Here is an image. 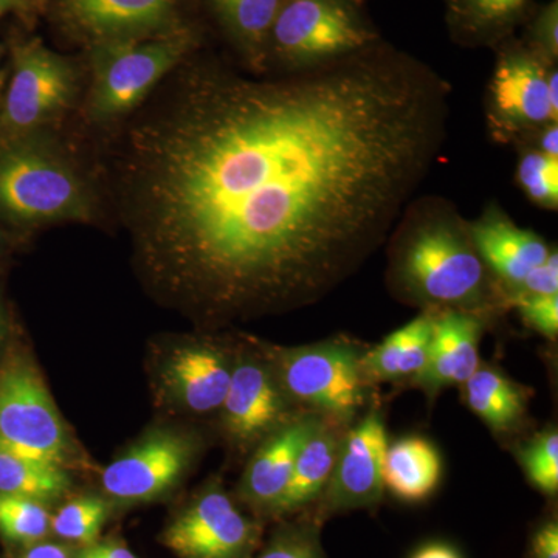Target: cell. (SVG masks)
Returning <instances> with one entry per match:
<instances>
[{"instance_id": "obj_29", "label": "cell", "mask_w": 558, "mask_h": 558, "mask_svg": "<svg viewBox=\"0 0 558 558\" xmlns=\"http://www.w3.org/2000/svg\"><path fill=\"white\" fill-rule=\"evenodd\" d=\"M527 478L543 494L558 490V435L556 429L542 433L521 453Z\"/></svg>"}, {"instance_id": "obj_16", "label": "cell", "mask_w": 558, "mask_h": 558, "mask_svg": "<svg viewBox=\"0 0 558 558\" xmlns=\"http://www.w3.org/2000/svg\"><path fill=\"white\" fill-rule=\"evenodd\" d=\"M470 233L488 270L515 290L529 271L548 258L550 248L534 231L521 229L499 208H488Z\"/></svg>"}, {"instance_id": "obj_9", "label": "cell", "mask_w": 558, "mask_h": 558, "mask_svg": "<svg viewBox=\"0 0 558 558\" xmlns=\"http://www.w3.org/2000/svg\"><path fill=\"white\" fill-rule=\"evenodd\" d=\"M76 90L78 76L65 58L38 43L17 47L2 113L5 137L43 131L72 106Z\"/></svg>"}, {"instance_id": "obj_6", "label": "cell", "mask_w": 558, "mask_h": 558, "mask_svg": "<svg viewBox=\"0 0 558 558\" xmlns=\"http://www.w3.org/2000/svg\"><path fill=\"white\" fill-rule=\"evenodd\" d=\"M0 447L69 469L78 451L43 377L31 360L0 369Z\"/></svg>"}, {"instance_id": "obj_20", "label": "cell", "mask_w": 558, "mask_h": 558, "mask_svg": "<svg viewBox=\"0 0 558 558\" xmlns=\"http://www.w3.org/2000/svg\"><path fill=\"white\" fill-rule=\"evenodd\" d=\"M529 0H444L451 36L464 46L499 43L526 11Z\"/></svg>"}, {"instance_id": "obj_13", "label": "cell", "mask_w": 558, "mask_h": 558, "mask_svg": "<svg viewBox=\"0 0 558 558\" xmlns=\"http://www.w3.org/2000/svg\"><path fill=\"white\" fill-rule=\"evenodd\" d=\"M286 398L274 368L255 357L238 359L220 407L227 432L241 444L271 435L284 421Z\"/></svg>"}, {"instance_id": "obj_17", "label": "cell", "mask_w": 558, "mask_h": 558, "mask_svg": "<svg viewBox=\"0 0 558 558\" xmlns=\"http://www.w3.org/2000/svg\"><path fill=\"white\" fill-rule=\"evenodd\" d=\"M480 337L481 322L472 312L435 315L427 363L414 380L427 391L464 385L478 369Z\"/></svg>"}, {"instance_id": "obj_21", "label": "cell", "mask_w": 558, "mask_h": 558, "mask_svg": "<svg viewBox=\"0 0 558 558\" xmlns=\"http://www.w3.org/2000/svg\"><path fill=\"white\" fill-rule=\"evenodd\" d=\"M435 315L424 314L389 333L362 359L363 369L380 380L416 377L427 363Z\"/></svg>"}, {"instance_id": "obj_27", "label": "cell", "mask_w": 558, "mask_h": 558, "mask_svg": "<svg viewBox=\"0 0 558 558\" xmlns=\"http://www.w3.org/2000/svg\"><path fill=\"white\" fill-rule=\"evenodd\" d=\"M51 527V513L44 502L0 494V535L7 542L31 546L44 542Z\"/></svg>"}, {"instance_id": "obj_37", "label": "cell", "mask_w": 558, "mask_h": 558, "mask_svg": "<svg viewBox=\"0 0 558 558\" xmlns=\"http://www.w3.org/2000/svg\"><path fill=\"white\" fill-rule=\"evenodd\" d=\"M410 558H462L461 553L447 543L435 542L427 543L421 548L414 550Z\"/></svg>"}, {"instance_id": "obj_33", "label": "cell", "mask_w": 558, "mask_h": 558, "mask_svg": "<svg viewBox=\"0 0 558 558\" xmlns=\"http://www.w3.org/2000/svg\"><path fill=\"white\" fill-rule=\"evenodd\" d=\"M515 295H558V253L550 250L545 263L539 264L513 290Z\"/></svg>"}, {"instance_id": "obj_40", "label": "cell", "mask_w": 558, "mask_h": 558, "mask_svg": "<svg viewBox=\"0 0 558 558\" xmlns=\"http://www.w3.org/2000/svg\"><path fill=\"white\" fill-rule=\"evenodd\" d=\"M5 315H3L2 304H0V344H2L3 339H5Z\"/></svg>"}, {"instance_id": "obj_1", "label": "cell", "mask_w": 558, "mask_h": 558, "mask_svg": "<svg viewBox=\"0 0 558 558\" xmlns=\"http://www.w3.org/2000/svg\"><path fill=\"white\" fill-rule=\"evenodd\" d=\"M450 95L435 70L380 44L278 80L196 73L132 140L140 258L209 322L318 300L416 197Z\"/></svg>"}, {"instance_id": "obj_4", "label": "cell", "mask_w": 558, "mask_h": 558, "mask_svg": "<svg viewBox=\"0 0 558 558\" xmlns=\"http://www.w3.org/2000/svg\"><path fill=\"white\" fill-rule=\"evenodd\" d=\"M379 44L351 0H282L269 58L296 72L339 61Z\"/></svg>"}, {"instance_id": "obj_28", "label": "cell", "mask_w": 558, "mask_h": 558, "mask_svg": "<svg viewBox=\"0 0 558 558\" xmlns=\"http://www.w3.org/2000/svg\"><path fill=\"white\" fill-rule=\"evenodd\" d=\"M517 180L524 194L538 207L558 208V157L538 149L524 150L517 168Z\"/></svg>"}, {"instance_id": "obj_35", "label": "cell", "mask_w": 558, "mask_h": 558, "mask_svg": "<svg viewBox=\"0 0 558 558\" xmlns=\"http://www.w3.org/2000/svg\"><path fill=\"white\" fill-rule=\"evenodd\" d=\"M72 558H138L132 554V550L123 543L109 539V542L90 543V545L81 546L78 553Z\"/></svg>"}, {"instance_id": "obj_23", "label": "cell", "mask_w": 558, "mask_h": 558, "mask_svg": "<svg viewBox=\"0 0 558 558\" xmlns=\"http://www.w3.org/2000/svg\"><path fill=\"white\" fill-rule=\"evenodd\" d=\"M211 3L252 68L263 69L269 60L270 33L282 0H211Z\"/></svg>"}, {"instance_id": "obj_34", "label": "cell", "mask_w": 558, "mask_h": 558, "mask_svg": "<svg viewBox=\"0 0 558 558\" xmlns=\"http://www.w3.org/2000/svg\"><path fill=\"white\" fill-rule=\"evenodd\" d=\"M531 558H558V524L546 521L531 539Z\"/></svg>"}, {"instance_id": "obj_36", "label": "cell", "mask_w": 558, "mask_h": 558, "mask_svg": "<svg viewBox=\"0 0 558 558\" xmlns=\"http://www.w3.org/2000/svg\"><path fill=\"white\" fill-rule=\"evenodd\" d=\"M17 558H72V556L58 543L39 542L27 546V549Z\"/></svg>"}, {"instance_id": "obj_22", "label": "cell", "mask_w": 558, "mask_h": 558, "mask_svg": "<svg viewBox=\"0 0 558 558\" xmlns=\"http://www.w3.org/2000/svg\"><path fill=\"white\" fill-rule=\"evenodd\" d=\"M339 447L336 436L329 429L323 425L315 429L314 435L301 447L275 517L296 512L323 494L332 475Z\"/></svg>"}, {"instance_id": "obj_15", "label": "cell", "mask_w": 558, "mask_h": 558, "mask_svg": "<svg viewBox=\"0 0 558 558\" xmlns=\"http://www.w3.org/2000/svg\"><path fill=\"white\" fill-rule=\"evenodd\" d=\"M319 425L318 418L303 417L275 429L245 470L242 499L264 515L275 517L301 447Z\"/></svg>"}, {"instance_id": "obj_8", "label": "cell", "mask_w": 558, "mask_h": 558, "mask_svg": "<svg viewBox=\"0 0 558 558\" xmlns=\"http://www.w3.org/2000/svg\"><path fill=\"white\" fill-rule=\"evenodd\" d=\"M550 69L553 64L527 46L501 50L487 95L488 128L499 142L526 137L557 123L558 106L550 100Z\"/></svg>"}, {"instance_id": "obj_11", "label": "cell", "mask_w": 558, "mask_h": 558, "mask_svg": "<svg viewBox=\"0 0 558 558\" xmlns=\"http://www.w3.org/2000/svg\"><path fill=\"white\" fill-rule=\"evenodd\" d=\"M196 444L185 433L157 429L105 469V494L121 505H138L163 497L189 470Z\"/></svg>"}, {"instance_id": "obj_24", "label": "cell", "mask_w": 558, "mask_h": 558, "mask_svg": "<svg viewBox=\"0 0 558 558\" xmlns=\"http://www.w3.org/2000/svg\"><path fill=\"white\" fill-rule=\"evenodd\" d=\"M72 488L69 469L0 447V494L57 501Z\"/></svg>"}, {"instance_id": "obj_42", "label": "cell", "mask_w": 558, "mask_h": 558, "mask_svg": "<svg viewBox=\"0 0 558 558\" xmlns=\"http://www.w3.org/2000/svg\"><path fill=\"white\" fill-rule=\"evenodd\" d=\"M0 248H2V233H0Z\"/></svg>"}, {"instance_id": "obj_38", "label": "cell", "mask_w": 558, "mask_h": 558, "mask_svg": "<svg viewBox=\"0 0 558 558\" xmlns=\"http://www.w3.org/2000/svg\"><path fill=\"white\" fill-rule=\"evenodd\" d=\"M537 134V146L535 149L548 154L550 157H558V124L550 123L542 128Z\"/></svg>"}, {"instance_id": "obj_41", "label": "cell", "mask_w": 558, "mask_h": 558, "mask_svg": "<svg viewBox=\"0 0 558 558\" xmlns=\"http://www.w3.org/2000/svg\"><path fill=\"white\" fill-rule=\"evenodd\" d=\"M2 84H3V76L0 75V89H2Z\"/></svg>"}, {"instance_id": "obj_14", "label": "cell", "mask_w": 558, "mask_h": 558, "mask_svg": "<svg viewBox=\"0 0 558 558\" xmlns=\"http://www.w3.org/2000/svg\"><path fill=\"white\" fill-rule=\"evenodd\" d=\"M231 368L227 355L213 344H185L174 349L165 362L161 385L182 409L207 414L222 407Z\"/></svg>"}, {"instance_id": "obj_25", "label": "cell", "mask_w": 558, "mask_h": 558, "mask_svg": "<svg viewBox=\"0 0 558 558\" xmlns=\"http://www.w3.org/2000/svg\"><path fill=\"white\" fill-rule=\"evenodd\" d=\"M464 385L468 405L490 427L508 429L523 416V396L497 371L478 368Z\"/></svg>"}, {"instance_id": "obj_39", "label": "cell", "mask_w": 558, "mask_h": 558, "mask_svg": "<svg viewBox=\"0 0 558 558\" xmlns=\"http://www.w3.org/2000/svg\"><path fill=\"white\" fill-rule=\"evenodd\" d=\"M25 0H0V20L11 11L20 9L24 5Z\"/></svg>"}, {"instance_id": "obj_30", "label": "cell", "mask_w": 558, "mask_h": 558, "mask_svg": "<svg viewBox=\"0 0 558 558\" xmlns=\"http://www.w3.org/2000/svg\"><path fill=\"white\" fill-rule=\"evenodd\" d=\"M256 558H326L317 521L279 529Z\"/></svg>"}, {"instance_id": "obj_5", "label": "cell", "mask_w": 558, "mask_h": 558, "mask_svg": "<svg viewBox=\"0 0 558 558\" xmlns=\"http://www.w3.org/2000/svg\"><path fill=\"white\" fill-rule=\"evenodd\" d=\"M189 32H171L153 39L101 40L92 53L89 112L109 123L130 113L185 58Z\"/></svg>"}, {"instance_id": "obj_2", "label": "cell", "mask_w": 558, "mask_h": 558, "mask_svg": "<svg viewBox=\"0 0 558 558\" xmlns=\"http://www.w3.org/2000/svg\"><path fill=\"white\" fill-rule=\"evenodd\" d=\"M400 222L392 271L410 299L465 312L484 303L487 267L453 205L413 199Z\"/></svg>"}, {"instance_id": "obj_3", "label": "cell", "mask_w": 558, "mask_h": 558, "mask_svg": "<svg viewBox=\"0 0 558 558\" xmlns=\"http://www.w3.org/2000/svg\"><path fill=\"white\" fill-rule=\"evenodd\" d=\"M95 197L64 149L43 131L0 142V218L14 226L89 220Z\"/></svg>"}, {"instance_id": "obj_10", "label": "cell", "mask_w": 558, "mask_h": 558, "mask_svg": "<svg viewBox=\"0 0 558 558\" xmlns=\"http://www.w3.org/2000/svg\"><path fill=\"white\" fill-rule=\"evenodd\" d=\"M260 526L219 484L201 492L165 529L161 542L180 558H250Z\"/></svg>"}, {"instance_id": "obj_12", "label": "cell", "mask_w": 558, "mask_h": 558, "mask_svg": "<svg viewBox=\"0 0 558 558\" xmlns=\"http://www.w3.org/2000/svg\"><path fill=\"white\" fill-rule=\"evenodd\" d=\"M388 438L377 414L363 418L340 444L322 506V515L373 508L384 498Z\"/></svg>"}, {"instance_id": "obj_31", "label": "cell", "mask_w": 558, "mask_h": 558, "mask_svg": "<svg viewBox=\"0 0 558 558\" xmlns=\"http://www.w3.org/2000/svg\"><path fill=\"white\" fill-rule=\"evenodd\" d=\"M513 301L527 326L549 339H556L558 295H513Z\"/></svg>"}, {"instance_id": "obj_18", "label": "cell", "mask_w": 558, "mask_h": 558, "mask_svg": "<svg viewBox=\"0 0 558 558\" xmlns=\"http://www.w3.org/2000/svg\"><path fill=\"white\" fill-rule=\"evenodd\" d=\"M178 0H65L73 21L101 40L140 39L163 32Z\"/></svg>"}, {"instance_id": "obj_7", "label": "cell", "mask_w": 558, "mask_h": 558, "mask_svg": "<svg viewBox=\"0 0 558 558\" xmlns=\"http://www.w3.org/2000/svg\"><path fill=\"white\" fill-rule=\"evenodd\" d=\"M274 371L286 396L333 416L352 417L365 402V369L351 344L277 349Z\"/></svg>"}, {"instance_id": "obj_19", "label": "cell", "mask_w": 558, "mask_h": 558, "mask_svg": "<svg viewBox=\"0 0 558 558\" xmlns=\"http://www.w3.org/2000/svg\"><path fill=\"white\" fill-rule=\"evenodd\" d=\"M442 475L439 451L429 440L410 436L388 446L384 483L396 498L417 502L427 499Z\"/></svg>"}, {"instance_id": "obj_32", "label": "cell", "mask_w": 558, "mask_h": 558, "mask_svg": "<svg viewBox=\"0 0 558 558\" xmlns=\"http://www.w3.org/2000/svg\"><path fill=\"white\" fill-rule=\"evenodd\" d=\"M529 49L549 64L558 57V2L553 0L539 10L529 32Z\"/></svg>"}, {"instance_id": "obj_26", "label": "cell", "mask_w": 558, "mask_h": 558, "mask_svg": "<svg viewBox=\"0 0 558 558\" xmlns=\"http://www.w3.org/2000/svg\"><path fill=\"white\" fill-rule=\"evenodd\" d=\"M109 519V505L97 495L70 499L51 515L50 531L73 545L86 546L97 542Z\"/></svg>"}]
</instances>
